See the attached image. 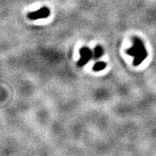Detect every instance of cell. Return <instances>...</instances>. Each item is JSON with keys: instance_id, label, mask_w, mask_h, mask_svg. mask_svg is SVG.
Segmentation results:
<instances>
[{"instance_id": "obj_4", "label": "cell", "mask_w": 156, "mask_h": 156, "mask_svg": "<svg viewBox=\"0 0 156 156\" xmlns=\"http://www.w3.org/2000/svg\"><path fill=\"white\" fill-rule=\"evenodd\" d=\"M104 53V50H103L102 47L101 45H98L95 47L94 51V59H98L100 57H101Z\"/></svg>"}, {"instance_id": "obj_2", "label": "cell", "mask_w": 156, "mask_h": 156, "mask_svg": "<svg viewBox=\"0 0 156 156\" xmlns=\"http://www.w3.org/2000/svg\"><path fill=\"white\" fill-rule=\"evenodd\" d=\"M79 53L81 55V58L78 62L79 67H83L86 63H88L90 60V59L93 56V53H92L91 50L87 47L82 48L81 49L79 50Z\"/></svg>"}, {"instance_id": "obj_5", "label": "cell", "mask_w": 156, "mask_h": 156, "mask_svg": "<svg viewBox=\"0 0 156 156\" xmlns=\"http://www.w3.org/2000/svg\"><path fill=\"white\" fill-rule=\"evenodd\" d=\"M107 66V63H105V62H102V61H100V62H97V63H95L93 67V71H102L104 70L106 67Z\"/></svg>"}, {"instance_id": "obj_1", "label": "cell", "mask_w": 156, "mask_h": 156, "mask_svg": "<svg viewBox=\"0 0 156 156\" xmlns=\"http://www.w3.org/2000/svg\"><path fill=\"white\" fill-rule=\"evenodd\" d=\"M133 46L127 50V54L131 56H133L134 57V61H133L134 65L139 66L146 59L147 52L144 44L140 38L133 37Z\"/></svg>"}, {"instance_id": "obj_3", "label": "cell", "mask_w": 156, "mask_h": 156, "mask_svg": "<svg viewBox=\"0 0 156 156\" xmlns=\"http://www.w3.org/2000/svg\"><path fill=\"white\" fill-rule=\"evenodd\" d=\"M50 15V10L47 6H44L37 11L28 14V18L30 20H37L41 18H47Z\"/></svg>"}]
</instances>
